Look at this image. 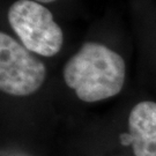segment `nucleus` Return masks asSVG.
I'll return each mask as SVG.
<instances>
[{
	"label": "nucleus",
	"instance_id": "39448f33",
	"mask_svg": "<svg viewBox=\"0 0 156 156\" xmlns=\"http://www.w3.org/2000/svg\"><path fill=\"white\" fill-rule=\"evenodd\" d=\"M34 1H37L41 4H46V2H52V1H56V0H34Z\"/></svg>",
	"mask_w": 156,
	"mask_h": 156
},
{
	"label": "nucleus",
	"instance_id": "f257e3e1",
	"mask_svg": "<svg viewBox=\"0 0 156 156\" xmlns=\"http://www.w3.org/2000/svg\"><path fill=\"white\" fill-rule=\"evenodd\" d=\"M62 76L80 100L93 103L122 91L126 65L122 56L106 45L87 42L67 60Z\"/></svg>",
	"mask_w": 156,
	"mask_h": 156
},
{
	"label": "nucleus",
	"instance_id": "f03ea898",
	"mask_svg": "<svg viewBox=\"0 0 156 156\" xmlns=\"http://www.w3.org/2000/svg\"><path fill=\"white\" fill-rule=\"evenodd\" d=\"M8 22L22 45L35 55L53 57L62 50L64 34L43 4L17 0L9 7Z\"/></svg>",
	"mask_w": 156,
	"mask_h": 156
},
{
	"label": "nucleus",
	"instance_id": "20e7f679",
	"mask_svg": "<svg viewBox=\"0 0 156 156\" xmlns=\"http://www.w3.org/2000/svg\"><path fill=\"white\" fill-rule=\"evenodd\" d=\"M128 134L135 156H156V103L140 102L131 110Z\"/></svg>",
	"mask_w": 156,
	"mask_h": 156
},
{
	"label": "nucleus",
	"instance_id": "7ed1b4c3",
	"mask_svg": "<svg viewBox=\"0 0 156 156\" xmlns=\"http://www.w3.org/2000/svg\"><path fill=\"white\" fill-rule=\"evenodd\" d=\"M46 67L33 52L5 33L0 34V89L12 96H28L42 87Z\"/></svg>",
	"mask_w": 156,
	"mask_h": 156
}]
</instances>
